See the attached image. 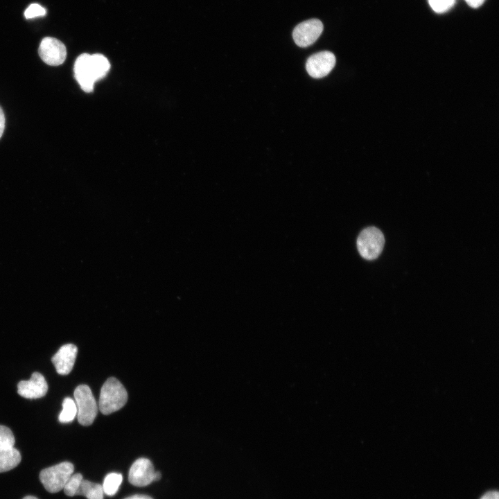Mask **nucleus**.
Segmentation results:
<instances>
[{
    "label": "nucleus",
    "instance_id": "obj_1",
    "mask_svg": "<svg viewBox=\"0 0 499 499\" xmlns=\"http://www.w3.org/2000/svg\"><path fill=\"white\" fill-rule=\"evenodd\" d=\"M128 401L124 386L114 377L109 378L101 387L98 408L103 414H109L122 408Z\"/></svg>",
    "mask_w": 499,
    "mask_h": 499
},
{
    "label": "nucleus",
    "instance_id": "obj_2",
    "mask_svg": "<svg viewBox=\"0 0 499 499\" xmlns=\"http://www.w3.org/2000/svg\"><path fill=\"white\" fill-rule=\"evenodd\" d=\"M73 470L71 462H63L43 469L40 473V480L47 491L57 493L63 489Z\"/></svg>",
    "mask_w": 499,
    "mask_h": 499
},
{
    "label": "nucleus",
    "instance_id": "obj_3",
    "mask_svg": "<svg viewBox=\"0 0 499 499\" xmlns=\"http://www.w3.org/2000/svg\"><path fill=\"white\" fill-rule=\"evenodd\" d=\"M73 396L78 422L85 426L91 425L98 412V405L91 389L87 385H80L75 389Z\"/></svg>",
    "mask_w": 499,
    "mask_h": 499
},
{
    "label": "nucleus",
    "instance_id": "obj_4",
    "mask_svg": "<svg viewBox=\"0 0 499 499\" xmlns=\"http://www.w3.org/2000/svg\"><path fill=\"white\" fill-rule=\"evenodd\" d=\"M356 243L358 250L362 258L374 260L382 252L385 238L380 229L374 227H369L360 233Z\"/></svg>",
    "mask_w": 499,
    "mask_h": 499
},
{
    "label": "nucleus",
    "instance_id": "obj_5",
    "mask_svg": "<svg viewBox=\"0 0 499 499\" xmlns=\"http://www.w3.org/2000/svg\"><path fill=\"white\" fill-rule=\"evenodd\" d=\"M38 52L43 62L51 66L62 64L67 57V49L64 44L58 39L51 37L42 39Z\"/></svg>",
    "mask_w": 499,
    "mask_h": 499
},
{
    "label": "nucleus",
    "instance_id": "obj_6",
    "mask_svg": "<svg viewBox=\"0 0 499 499\" xmlns=\"http://www.w3.org/2000/svg\"><path fill=\"white\" fill-rule=\"evenodd\" d=\"M322 30V22L317 19H311L299 24L293 30L292 37L297 46L307 47L318 39Z\"/></svg>",
    "mask_w": 499,
    "mask_h": 499
},
{
    "label": "nucleus",
    "instance_id": "obj_7",
    "mask_svg": "<svg viewBox=\"0 0 499 499\" xmlns=\"http://www.w3.org/2000/svg\"><path fill=\"white\" fill-rule=\"evenodd\" d=\"M335 64V57L330 51H324L312 55L306 64L308 73L313 78H320L328 75Z\"/></svg>",
    "mask_w": 499,
    "mask_h": 499
},
{
    "label": "nucleus",
    "instance_id": "obj_8",
    "mask_svg": "<svg viewBox=\"0 0 499 499\" xmlns=\"http://www.w3.org/2000/svg\"><path fill=\"white\" fill-rule=\"evenodd\" d=\"M73 71L81 89L85 92H91L97 80L91 67V55L82 53L79 55L75 62Z\"/></svg>",
    "mask_w": 499,
    "mask_h": 499
},
{
    "label": "nucleus",
    "instance_id": "obj_9",
    "mask_svg": "<svg viewBox=\"0 0 499 499\" xmlns=\"http://www.w3.org/2000/svg\"><path fill=\"white\" fill-rule=\"evenodd\" d=\"M155 469L150 460L146 458L137 459L131 466L129 482L136 487H145L154 481Z\"/></svg>",
    "mask_w": 499,
    "mask_h": 499
},
{
    "label": "nucleus",
    "instance_id": "obj_10",
    "mask_svg": "<svg viewBox=\"0 0 499 499\" xmlns=\"http://www.w3.org/2000/svg\"><path fill=\"white\" fill-rule=\"evenodd\" d=\"M48 385L44 377L39 372L32 374L30 380H21L17 385V392L26 399H39L44 396Z\"/></svg>",
    "mask_w": 499,
    "mask_h": 499
},
{
    "label": "nucleus",
    "instance_id": "obj_11",
    "mask_svg": "<svg viewBox=\"0 0 499 499\" xmlns=\"http://www.w3.org/2000/svg\"><path fill=\"white\" fill-rule=\"evenodd\" d=\"M78 348L73 344L62 345L52 357L51 361L57 372L67 375L72 370L77 356Z\"/></svg>",
    "mask_w": 499,
    "mask_h": 499
},
{
    "label": "nucleus",
    "instance_id": "obj_12",
    "mask_svg": "<svg viewBox=\"0 0 499 499\" xmlns=\"http://www.w3.org/2000/svg\"><path fill=\"white\" fill-rule=\"evenodd\" d=\"M21 459V454L15 448L0 449V473L15 468L20 463Z\"/></svg>",
    "mask_w": 499,
    "mask_h": 499
},
{
    "label": "nucleus",
    "instance_id": "obj_13",
    "mask_svg": "<svg viewBox=\"0 0 499 499\" xmlns=\"http://www.w3.org/2000/svg\"><path fill=\"white\" fill-rule=\"evenodd\" d=\"M103 489L101 484L82 479L76 492V496H83L87 499H103Z\"/></svg>",
    "mask_w": 499,
    "mask_h": 499
},
{
    "label": "nucleus",
    "instance_id": "obj_14",
    "mask_svg": "<svg viewBox=\"0 0 499 499\" xmlns=\"http://www.w3.org/2000/svg\"><path fill=\"white\" fill-rule=\"evenodd\" d=\"M91 63L96 80L105 77L110 68L108 60L102 54L91 55Z\"/></svg>",
    "mask_w": 499,
    "mask_h": 499
},
{
    "label": "nucleus",
    "instance_id": "obj_15",
    "mask_svg": "<svg viewBox=\"0 0 499 499\" xmlns=\"http://www.w3.org/2000/svg\"><path fill=\"white\" fill-rule=\"evenodd\" d=\"M123 475L119 473H110L107 474L102 485L103 492L109 496L116 493L122 482Z\"/></svg>",
    "mask_w": 499,
    "mask_h": 499
},
{
    "label": "nucleus",
    "instance_id": "obj_16",
    "mask_svg": "<svg viewBox=\"0 0 499 499\" xmlns=\"http://www.w3.org/2000/svg\"><path fill=\"white\" fill-rule=\"evenodd\" d=\"M77 415V407L73 399L67 397L62 402V410L59 414L58 419L60 423L72 421Z\"/></svg>",
    "mask_w": 499,
    "mask_h": 499
},
{
    "label": "nucleus",
    "instance_id": "obj_17",
    "mask_svg": "<svg viewBox=\"0 0 499 499\" xmlns=\"http://www.w3.org/2000/svg\"><path fill=\"white\" fill-rule=\"evenodd\" d=\"M15 441V437L11 430L5 426L0 425V449L14 447Z\"/></svg>",
    "mask_w": 499,
    "mask_h": 499
},
{
    "label": "nucleus",
    "instance_id": "obj_18",
    "mask_svg": "<svg viewBox=\"0 0 499 499\" xmlns=\"http://www.w3.org/2000/svg\"><path fill=\"white\" fill-rule=\"evenodd\" d=\"M82 479L83 477L80 473L72 475L63 488L64 493L68 496H76V492Z\"/></svg>",
    "mask_w": 499,
    "mask_h": 499
},
{
    "label": "nucleus",
    "instance_id": "obj_19",
    "mask_svg": "<svg viewBox=\"0 0 499 499\" xmlns=\"http://www.w3.org/2000/svg\"><path fill=\"white\" fill-rule=\"evenodd\" d=\"M428 1L434 11L441 13L451 8L455 0H428Z\"/></svg>",
    "mask_w": 499,
    "mask_h": 499
},
{
    "label": "nucleus",
    "instance_id": "obj_20",
    "mask_svg": "<svg viewBox=\"0 0 499 499\" xmlns=\"http://www.w3.org/2000/svg\"><path fill=\"white\" fill-rule=\"evenodd\" d=\"M46 15V10L38 3L30 4L25 10L24 16L26 19H31Z\"/></svg>",
    "mask_w": 499,
    "mask_h": 499
},
{
    "label": "nucleus",
    "instance_id": "obj_21",
    "mask_svg": "<svg viewBox=\"0 0 499 499\" xmlns=\"http://www.w3.org/2000/svg\"><path fill=\"white\" fill-rule=\"evenodd\" d=\"M480 499H499V493L497 491H488Z\"/></svg>",
    "mask_w": 499,
    "mask_h": 499
},
{
    "label": "nucleus",
    "instance_id": "obj_22",
    "mask_svg": "<svg viewBox=\"0 0 499 499\" xmlns=\"http://www.w3.org/2000/svg\"><path fill=\"white\" fill-rule=\"evenodd\" d=\"M5 128V115L2 108L0 107V138L1 137Z\"/></svg>",
    "mask_w": 499,
    "mask_h": 499
},
{
    "label": "nucleus",
    "instance_id": "obj_23",
    "mask_svg": "<svg viewBox=\"0 0 499 499\" xmlns=\"http://www.w3.org/2000/svg\"><path fill=\"white\" fill-rule=\"evenodd\" d=\"M466 2L472 8H478L481 6L484 0H465Z\"/></svg>",
    "mask_w": 499,
    "mask_h": 499
},
{
    "label": "nucleus",
    "instance_id": "obj_24",
    "mask_svg": "<svg viewBox=\"0 0 499 499\" xmlns=\"http://www.w3.org/2000/svg\"><path fill=\"white\" fill-rule=\"evenodd\" d=\"M124 499H152L151 497L147 495L143 494H135Z\"/></svg>",
    "mask_w": 499,
    "mask_h": 499
},
{
    "label": "nucleus",
    "instance_id": "obj_25",
    "mask_svg": "<svg viewBox=\"0 0 499 499\" xmlns=\"http://www.w3.org/2000/svg\"><path fill=\"white\" fill-rule=\"evenodd\" d=\"M161 473L159 471H155L154 475V481H158L161 478Z\"/></svg>",
    "mask_w": 499,
    "mask_h": 499
},
{
    "label": "nucleus",
    "instance_id": "obj_26",
    "mask_svg": "<svg viewBox=\"0 0 499 499\" xmlns=\"http://www.w3.org/2000/svg\"><path fill=\"white\" fill-rule=\"evenodd\" d=\"M23 499H38V498H37L36 497L33 496H28L24 497Z\"/></svg>",
    "mask_w": 499,
    "mask_h": 499
}]
</instances>
